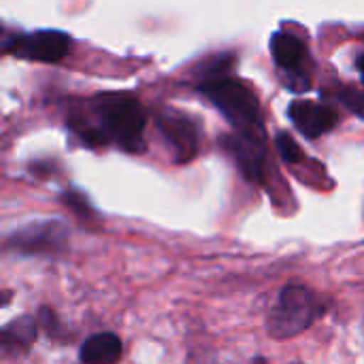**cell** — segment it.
I'll list each match as a JSON object with an SVG mask.
<instances>
[{
    "label": "cell",
    "mask_w": 364,
    "mask_h": 364,
    "mask_svg": "<svg viewBox=\"0 0 364 364\" xmlns=\"http://www.w3.org/2000/svg\"><path fill=\"white\" fill-rule=\"evenodd\" d=\"M92 111L96 115L94 126L105 143H113L124 151L141 154L145 151V111L143 105L132 94H100L92 100Z\"/></svg>",
    "instance_id": "6da1fadb"
},
{
    "label": "cell",
    "mask_w": 364,
    "mask_h": 364,
    "mask_svg": "<svg viewBox=\"0 0 364 364\" xmlns=\"http://www.w3.org/2000/svg\"><path fill=\"white\" fill-rule=\"evenodd\" d=\"M196 92L203 94L235 128V134L264 141V124L260 100L254 90L235 77H213L196 85Z\"/></svg>",
    "instance_id": "7a4b0ae2"
},
{
    "label": "cell",
    "mask_w": 364,
    "mask_h": 364,
    "mask_svg": "<svg viewBox=\"0 0 364 364\" xmlns=\"http://www.w3.org/2000/svg\"><path fill=\"white\" fill-rule=\"evenodd\" d=\"M326 311L320 296L301 284H288L282 288L275 307L267 318V331L273 339L286 341L299 337Z\"/></svg>",
    "instance_id": "3957f363"
},
{
    "label": "cell",
    "mask_w": 364,
    "mask_h": 364,
    "mask_svg": "<svg viewBox=\"0 0 364 364\" xmlns=\"http://www.w3.org/2000/svg\"><path fill=\"white\" fill-rule=\"evenodd\" d=\"M68 226L60 220L26 224L0 239V252L17 256H58L68 247Z\"/></svg>",
    "instance_id": "277c9868"
},
{
    "label": "cell",
    "mask_w": 364,
    "mask_h": 364,
    "mask_svg": "<svg viewBox=\"0 0 364 364\" xmlns=\"http://www.w3.org/2000/svg\"><path fill=\"white\" fill-rule=\"evenodd\" d=\"M271 55L277 68L282 70V81L292 92H307L311 87L309 75L305 73L307 47L305 43L290 32H273L271 36Z\"/></svg>",
    "instance_id": "5b68a950"
},
{
    "label": "cell",
    "mask_w": 364,
    "mask_h": 364,
    "mask_svg": "<svg viewBox=\"0 0 364 364\" xmlns=\"http://www.w3.org/2000/svg\"><path fill=\"white\" fill-rule=\"evenodd\" d=\"M70 47H73V38L66 32L45 28V30H34L30 34L15 36L11 53L30 62L58 64L68 55Z\"/></svg>",
    "instance_id": "8992f818"
},
{
    "label": "cell",
    "mask_w": 364,
    "mask_h": 364,
    "mask_svg": "<svg viewBox=\"0 0 364 364\" xmlns=\"http://www.w3.org/2000/svg\"><path fill=\"white\" fill-rule=\"evenodd\" d=\"M156 124H158V130L168 141V145L175 154V162L183 164L198 154L200 126H198L196 117H190L181 111L162 109L156 113Z\"/></svg>",
    "instance_id": "52a82bcc"
},
{
    "label": "cell",
    "mask_w": 364,
    "mask_h": 364,
    "mask_svg": "<svg viewBox=\"0 0 364 364\" xmlns=\"http://www.w3.org/2000/svg\"><path fill=\"white\" fill-rule=\"evenodd\" d=\"M288 117L292 119L294 128L307 136L318 139L326 132H331L337 126V111L331 105L324 102H311V100H294L288 107Z\"/></svg>",
    "instance_id": "ba28073f"
},
{
    "label": "cell",
    "mask_w": 364,
    "mask_h": 364,
    "mask_svg": "<svg viewBox=\"0 0 364 364\" xmlns=\"http://www.w3.org/2000/svg\"><path fill=\"white\" fill-rule=\"evenodd\" d=\"M222 147L232 156L241 175L252 183H262L264 179V141L239 136V134H224Z\"/></svg>",
    "instance_id": "9c48e42d"
},
{
    "label": "cell",
    "mask_w": 364,
    "mask_h": 364,
    "mask_svg": "<svg viewBox=\"0 0 364 364\" xmlns=\"http://www.w3.org/2000/svg\"><path fill=\"white\" fill-rule=\"evenodd\" d=\"M38 335L36 320L30 316L15 318L6 326L0 328V354L2 356H21L28 354V350L34 346Z\"/></svg>",
    "instance_id": "30bf717a"
},
{
    "label": "cell",
    "mask_w": 364,
    "mask_h": 364,
    "mask_svg": "<svg viewBox=\"0 0 364 364\" xmlns=\"http://www.w3.org/2000/svg\"><path fill=\"white\" fill-rule=\"evenodd\" d=\"M124 346L115 333H96L87 337L79 350L81 364H115L122 358Z\"/></svg>",
    "instance_id": "8fae6325"
},
{
    "label": "cell",
    "mask_w": 364,
    "mask_h": 364,
    "mask_svg": "<svg viewBox=\"0 0 364 364\" xmlns=\"http://www.w3.org/2000/svg\"><path fill=\"white\" fill-rule=\"evenodd\" d=\"M60 200H62L77 218H81V220L94 218V207H92V203H90L87 196H85L83 192H79L77 188H70V190L62 192V194H60Z\"/></svg>",
    "instance_id": "7c38bea8"
},
{
    "label": "cell",
    "mask_w": 364,
    "mask_h": 364,
    "mask_svg": "<svg viewBox=\"0 0 364 364\" xmlns=\"http://www.w3.org/2000/svg\"><path fill=\"white\" fill-rule=\"evenodd\" d=\"M275 145H277V151L284 158V162L296 164V162H303L305 160V154H303L301 145L288 132H279L277 139H275Z\"/></svg>",
    "instance_id": "4fadbf2b"
},
{
    "label": "cell",
    "mask_w": 364,
    "mask_h": 364,
    "mask_svg": "<svg viewBox=\"0 0 364 364\" xmlns=\"http://www.w3.org/2000/svg\"><path fill=\"white\" fill-rule=\"evenodd\" d=\"M36 326H41V331H45L51 339H62V324L58 322V316L51 309L41 307Z\"/></svg>",
    "instance_id": "5bb4252c"
},
{
    "label": "cell",
    "mask_w": 364,
    "mask_h": 364,
    "mask_svg": "<svg viewBox=\"0 0 364 364\" xmlns=\"http://www.w3.org/2000/svg\"><path fill=\"white\" fill-rule=\"evenodd\" d=\"M339 100L356 115V117H363V94L358 87H343L339 92Z\"/></svg>",
    "instance_id": "9a60e30c"
},
{
    "label": "cell",
    "mask_w": 364,
    "mask_h": 364,
    "mask_svg": "<svg viewBox=\"0 0 364 364\" xmlns=\"http://www.w3.org/2000/svg\"><path fill=\"white\" fill-rule=\"evenodd\" d=\"M13 41H15V34H9L2 26H0V53H11V47H13Z\"/></svg>",
    "instance_id": "2e32d148"
},
{
    "label": "cell",
    "mask_w": 364,
    "mask_h": 364,
    "mask_svg": "<svg viewBox=\"0 0 364 364\" xmlns=\"http://www.w3.org/2000/svg\"><path fill=\"white\" fill-rule=\"evenodd\" d=\"M13 301V290H0V309Z\"/></svg>",
    "instance_id": "e0dca14e"
},
{
    "label": "cell",
    "mask_w": 364,
    "mask_h": 364,
    "mask_svg": "<svg viewBox=\"0 0 364 364\" xmlns=\"http://www.w3.org/2000/svg\"><path fill=\"white\" fill-rule=\"evenodd\" d=\"M252 364H267V360H264L262 356H256V358H254V363H252Z\"/></svg>",
    "instance_id": "ac0fdd59"
},
{
    "label": "cell",
    "mask_w": 364,
    "mask_h": 364,
    "mask_svg": "<svg viewBox=\"0 0 364 364\" xmlns=\"http://www.w3.org/2000/svg\"><path fill=\"white\" fill-rule=\"evenodd\" d=\"M207 364H215V363H207Z\"/></svg>",
    "instance_id": "d6986e66"
},
{
    "label": "cell",
    "mask_w": 364,
    "mask_h": 364,
    "mask_svg": "<svg viewBox=\"0 0 364 364\" xmlns=\"http://www.w3.org/2000/svg\"><path fill=\"white\" fill-rule=\"evenodd\" d=\"M0 26H2V23H0Z\"/></svg>",
    "instance_id": "ffe728a7"
}]
</instances>
